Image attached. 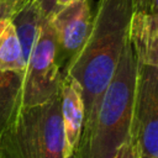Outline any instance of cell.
Returning a JSON list of instances; mask_svg holds the SVG:
<instances>
[{
  "label": "cell",
  "instance_id": "obj_16",
  "mask_svg": "<svg viewBox=\"0 0 158 158\" xmlns=\"http://www.w3.org/2000/svg\"><path fill=\"white\" fill-rule=\"evenodd\" d=\"M74 1H79V0H57V7H56V10L59 9V7H62V6H64V5H68L70 2H74Z\"/></svg>",
  "mask_w": 158,
  "mask_h": 158
},
{
  "label": "cell",
  "instance_id": "obj_1",
  "mask_svg": "<svg viewBox=\"0 0 158 158\" xmlns=\"http://www.w3.org/2000/svg\"><path fill=\"white\" fill-rule=\"evenodd\" d=\"M132 12L131 0H100L85 44L62 70V75L77 81L81 91L85 112L81 136L91 128L101 98L115 74Z\"/></svg>",
  "mask_w": 158,
  "mask_h": 158
},
{
  "label": "cell",
  "instance_id": "obj_8",
  "mask_svg": "<svg viewBox=\"0 0 158 158\" xmlns=\"http://www.w3.org/2000/svg\"><path fill=\"white\" fill-rule=\"evenodd\" d=\"M127 38L138 64L158 67V12L133 11Z\"/></svg>",
  "mask_w": 158,
  "mask_h": 158
},
{
  "label": "cell",
  "instance_id": "obj_10",
  "mask_svg": "<svg viewBox=\"0 0 158 158\" xmlns=\"http://www.w3.org/2000/svg\"><path fill=\"white\" fill-rule=\"evenodd\" d=\"M25 69L15 25L11 19H0V72L23 74Z\"/></svg>",
  "mask_w": 158,
  "mask_h": 158
},
{
  "label": "cell",
  "instance_id": "obj_15",
  "mask_svg": "<svg viewBox=\"0 0 158 158\" xmlns=\"http://www.w3.org/2000/svg\"><path fill=\"white\" fill-rule=\"evenodd\" d=\"M36 2L41 10L42 17H48L56 11L57 0H36Z\"/></svg>",
  "mask_w": 158,
  "mask_h": 158
},
{
  "label": "cell",
  "instance_id": "obj_6",
  "mask_svg": "<svg viewBox=\"0 0 158 158\" xmlns=\"http://www.w3.org/2000/svg\"><path fill=\"white\" fill-rule=\"evenodd\" d=\"M57 41V58L60 70L80 52L91 28L94 15L89 0H79L57 9L48 16Z\"/></svg>",
  "mask_w": 158,
  "mask_h": 158
},
{
  "label": "cell",
  "instance_id": "obj_7",
  "mask_svg": "<svg viewBox=\"0 0 158 158\" xmlns=\"http://www.w3.org/2000/svg\"><path fill=\"white\" fill-rule=\"evenodd\" d=\"M60 116L63 125L64 158H73L77 154L84 126V104L81 91L77 81L62 75L60 81Z\"/></svg>",
  "mask_w": 158,
  "mask_h": 158
},
{
  "label": "cell",
  "instance_id": "obj_5",
  "mask_svg": "<svg viewBox=\"0 0 158 158\" xmlns=\"http://www.w3.org/2000/svg\"><path fill=\"white\" fill-rule=\"evenodd\" d=\"M130 137L141 158H158V67L137 65Z\"/></svg>",
  "mask_w": 158,
  "mask_h": 158
},
{
  "label": "cell",
  "instance_id": "obj_2",
  "mask_svg": "<svg viewBox=\"0 0 158 158\" xmlns=\"http://www.w3.org/2000/svg\"><path fill=\"white\" fill-rule=\"evenodd\" d=\"M137 60L128 38L109 83L91 128L80 137L77 158H112L128 139L133 112Z\"/></svg>",
  "mask_w": 158,
  "mask_h": 158
},
{
  "label": "cell",
  "instance_id": "obj_9",
  "mask_svg": "<svg viewBox=\"0 0 158 158\" xmlns=\"http://www.w3.org/2000/svg\"><path fill=\"white\" fill-rule=\"evenodd\" d=\"M42 14L41 10L36 2V0H32L28 5H26L21 11H19L16 15L11 17L16 33L20 41L21 52H22V59L25 65L28 62L31 51L35 46L36 38L38 36L41 21H42Z\"/></svg>",
  "mask_w": 158,
  "mask_h": 158
},
{
  "label": "cell",
  "instance_id": "obj_4",
  "mask_svg": "<svg viewBox=\"0 0 158 158\" xmlns=\"http://www.w3.org/2000/svg\"><path fill=\"white\" fill-rule=\"evenodd\" d=\"M62 70L57 58V41L48 17L41 21L21 80V109L41 105L59 93Z\"/></svg>",
  "mask_w": 158,
  "mask_h": 158
},
{
  "label": "cell",
  "instance_id": "obj_12",
  "mask_svg": "<svg viewBox=\"0 0 158 158\" xmlns=\"http://www.w3.org/2000/svg\"><path fill=\"white\" fill-rule=\"evenodd\" d=\"M32 0H0V19H11Z\"/></svg>",
  "mask_w": 158,
  "mask_h": 158
},
{
  "label": "cell",
  "instance_id": "obj_13",
  "mask_svg": "<svg viewBox=\"0 0 158 158\" xmlns=\"http://www.w3.org/2000/svg\"><path fill=\"white\" fill-rule=\"evenodd\" d=\"M112 158H141L136 141L132 137H128V139L117 148Z\"/></svg>",
  "mask_w": 158,
  "mask_h": 158
},
{
  "label": "cell",
  "instance_id": "obj_11",
  "mask_svg": "<svg viewBox=\"0 0 158 158\" xmlns=\"http://www.w3.org/2000/svg\"><path fill=\"white\" fill-rule=\"evenodd\" d=\"M21 80L20 73L0 72V131L21 110Z\"/></svg>",
  "mask_w": 158,
  "mask_h": 158
},
{
  "label": "cell",
  "instance_id": "obj_14",
  "mask_svg": "<svg viewBox=\"0 0 158 158\" xmlns=\"http://www.w3.org/2000/svg\"><path fill=\"white\" fill-rule=\"evenodd\" d=\"M133 11L158 12V0H131Z\"/></svg>",
  "mask_w": 158,
  "mask_h": 158
},
{
  "label": "cell",
  "instance_id": "obj_3",
  "mask_svg": "<svg viewBox=\"0 0 158 158\" xmlns=\"http://www.w3.org/2000/svg\"><path fill=\"white\" fill-rule=\"evenodd\" d=\"M63 147L60 89L47 102L21 109L0 131V158H64Z\"/></svg>",
  "mask_w": 158,
  "mask_h": 158
}]
</instances>
